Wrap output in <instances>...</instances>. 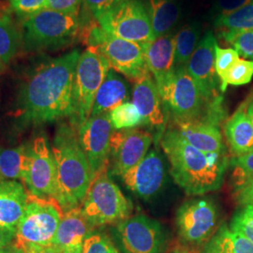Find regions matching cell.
<instances>
[{"label":"cell","mask_w":253,"mask_h":253,"mask_svg":"<svg viewBox=\"0 0 253 253\" xmlns=\"http://www.w3.org/2000/svg\"><path fill=\"white\" fill-rule=\"evenodd\" d=\"M85 6L89 9L93 16L96 19L100 18L101 15L108 12L109 10L115 9L126 0H84Z\"/></svg>","instance_id":"ab89813d"},{"label":"cell","mask_w":253,"mask_h":253,"mask_svg":"<svg viewBox=\"0 0 253 253\" xmlns=\"http://www.w3.org/2000/svg\"><path fill=\"white\" fill-rule=\"evenodd\" d=\"M82 1L84 0H47L46 9L67 12H78Z\"/></svg>","instance_id":"60d3db41"},{"label":"cell","mask_w":253,"mask_h":253,"mask_svg":"<svg viewBox=\"0 0 253 253\" xmlns=\"http://www.w3.org/2000/svg\"><path fill=\"white\" fill-rule=\"evenodd\" d=\"M160 143L171 165L173 180L187 195L201 196L221 187L229 164L227 152L205 153L172 127L165 129Z\"/></svg>","instance_id":"7a4b0ae2"},{"label":"cell","mask_w":253,"mask_h":253,"mask_svg":"<svg viewBox=\"0 0 253 253\" xmlns=\"http://www.w3.org/2000/svg\"><path fill=\"white\" fill-rule=\"evenodd\" d=\"M190 145L205 153H225L219 124L211 121L172 123L171 126Z\"/></svg>","instance_id":"d6986e66"},{"label":"cell","mask_w":253,"mask_h":253,"mask_svg":"<svg viewBox=\"0 0 253 253\" xmlns=\"http://www.w3.org/2000/svg\"><path fill=\"white\" fill-rule=\"evenodd\" d=\"M253 0H215L213 4L212 13L215 19L225 17L245 6L252 3Z\"/></svg>","instance_id":"f35d334b"},{"label":"cell","mask_w":253,"mask_h":253,"mask_svg":"<svg viewBox=\"0 0 253 253\" xmlns=\"http://www.w3.org/2000/svg\"><path fill=\"white\" fill-rule=\"evenodd\" d=\"M57 249H58V253H83V245L61 248V249L57 248Z\"/></svg>","instance_id":"f6af8a7d"},{"label":"cell","mask_w":253,"mask_h":253,"mask_svg":"<svg viewBox=\"0 0 253 253\" xmlns=\"http://www.w3.org/2000/svg\"><path fill=\"white\" fill-rule=\"evenodd\" d=\"M230 229L253 243V205L244 206L235 213Z\"/></svg>","instance_id":"836d02e7"},{"label":"cell","mask_w":253,"mask_h":253,"mask_svg":"<svg viewBox=\"0 0 253 253\" xmlns=\"http://www.w3.org/2000/svg\"><path fill=\"white\" fill-rule=\"evenodd\" d=\"M159 91L172 123L211 121L220 124L225 118L223 100L208 102L187 67L175 68Z\"/></svg>","instance_id":"277c9868"},{"label":"cell","mask_w":253,"mask_h":253,"mask_svg":"<svg viewBox=\"0 0 253 253\" xmlns=\"http://www.w3.org/2000/svg\"><path fill=\"white\" fill-rule=\"evenodd\" d=\"M129 99V84L118 72L110 69L96 95L90 117L110 114L114 109L127 102Z\"/></svg>","instance_id":"44dd1931"},{"label":"cell","mask_w":253,"mask_h":253,"mask_svg":"<svg viewBox=\"0 0 253 253\" xmlns=\"http://www.w3.org/2000/svg\"><path fill=\"white\" fill-rule=\"evenodd\" d=\"M248 102L242 103L227 120L224 132L230 151L238 157L253 150V126L247 112Z\"/></svg>","instance_id":"cb8c5ba5"},{"label":"cell","mask_w":253,"mask_h":253,"mask_svg":"<svg viewBox=\"0 0 253 253\" xmlns=\"http://www.w3.org/2000/svg\"><path fill=\"white\" fill-rule=\"evenodd\" d=\"M214 26L222 33L236 34L253 30V1L234 13L214 19Z\"/></svg>","instance_id":"f546056e"},{"label":"cell","mask_w":253,"mask_h":253,"mask_svg":"<svg viewBox=\"0 0 253 253\" xmlns=\"http://www.w3.org/2000/svg\"><path fill=\"white\" fill-rule=\"evenodd\" d=\"M9 253H24L21 250H19L18 248H16L15 246L11 245L10 250H9Z\"/></svg>","instance_id":"c3c4849f"},{"label":"cell","mask_w":253,"mask_h":253,"mask_svg":"<svg viewBox=\"0 0 253 253\" xmlns=\"http://www.w3.org/2000/svg\"><path fill=\"white\" fill-rule=\"evenodd\" d=\"M235 196L236 202L241 206L253 205V181L236 188Z\"/></svg>","instance_id":"7bdbcfd3"},{"label":"cell","mask_w":253,"mask_h":253,"mask_svg":"<svg viewBox=\"0 0 253 253\" xmlns=\"http://www.w3.org/2000/svg\"><path fill=\"white\" fill-rule=\"evenodd\" d=\"M110 69L107 58L94 48L88 47L80 55L73 86V113L69 118L76 129L90 118L96 95Z\"/></svg>","instance_id":"52a82bcc"},{"label":"cell","mask_w":253,"mask_h":253,"mask_svg":"<svg viewBox=\"0 0 253 253\" xmlns=\"http://www.w3.org/2000/svg\"><path fill=\"white\" fill-rule=\"evenodd\" d=\"M204 253H253V243L223 225L208 242Z\"/></svg>","instance_id":"83f0119b"},{"label":"cell","mask_w":253,"mask_h":253,"mask_svg":"<svg viewBox=\"0 0 253 253\" xmlns=\"http://www.w3.org/2000/svg\"><path fill=\"white\" fill-rule=\"evenodd\" d=\"M87 45L103 54L110 66L128 79L137 80L148 72L145 64L144 46L112 36L100 27L89 28L86 35Z\"/></svg>","instance_id":"ba28073f"},{"label":"cell","mask_w":253,"mask_h":253,"mask_svg":"<svg viewBox=\"0 0 253 253\" xmlns=\"http://www.w3.org/2000/svg\"><path fill=\"white\" fill-rule=\"evenodd\" d=\"M29 164V145L0 147V174L5 180L24 181Z\"/></svg>","instance_id":"484cf974"},{"label":"cell","mask_w":253,"mask_h":253,"mask_svg":"<svg viewBox=\"0 0 253 253\" xmlns=\"http://www.w3.org/2000/svg\"><path fill=\"white\" fill-rule=\"evenodd\" d=\"M132 103L142 116L144 126L155 128L161 138L165 131L168 116L158 85L149 71L135 80L132 90Z\"/></svg>","instance_id":"ac0fdd59"},{"label":"cell","mask_w":253,"mask_h":253,"mask_svg":"<svg viewBox=\"0 0 253 253\" xmlns=\"http://www.w3.org/2000/svg\"><path fill=\"white\" fill-rule=\"evenodd\" d=\"M126 188L139 198L151 199L163 187L165 167L163 157L157 149L148 151L145 158L122 176Z\"/></svg>","instance_id":"e0dca14e"},{"label":"cell","mask_w":253,"mask_h":253,"mask_svg":"<svg viewBox=\"0 0 253 253\" xmlns=\"http://www.w3.org/2000/svg\"><path fill=\"white\" fill-rule=\"evenodd\" d=\"M118 253H119V252H118Z\"/></svg>","instance_id":"816d5d0a"},{"label":"cell","mask_w":253,"mask_h":253,"mask_svg":"<svg viewBox=\"0 0 253 253\" xmlns=\"http://www.w3.org/2000/svg\"><path fill=\"white\" fill-rule=\"evenodd\" d=\"M110 114L90 117L77 128L78 138L90 166L92 178L109 170L110 142L114 132Z\"/></svg>","instance_id":"9a60e30c"},{"label":"cell","mask_w":253,"mask_h":253,"mask_svg":"<svg viewBox=\"0 0 253 253\" xmlns=\"http://www.w3.org/2000/svg\"><path fill=\"white\" fill-rule=\"evenodd\" d=\"M152 134L140 128L114 130L110 142L109 173L122 176L133 168L148 153Z\"/></svg>","instance_id":"5bb4252c"},{"label":"cell","mask_w":253,"mask_h":253,"mask_svg":"<svg viewBox=\"0 0 253 253\" xmlns=\"http://www.w3.org/2000/svg\"><path fill=\"white\" fill-rule=\"evenodd\" d=\"M145 7L155 39L172 33L180 19V0H147Z\"/></svg>","instance_id":"d4e9b609"},{"label":"cell","mask_w":253,"mask_h":253,"mask_svg":"<svg viewBox=\"0 0 253 253\" xmlns=\"http://www.w3.org/2000/svg\"><path fill=\"white\" fill-rule=\"evenodd\" d=\"M13 246L18 248L24 253H58V249L54 246H41V245L32 244L27 242H22L14 240Z\"/></svg>","instance_id":"b9f144b4"},{"label":"cell","mask_w":253,"mask_h":253,"mask_svg":"<svg viewBox=\"0 0 253 253\" xmlns=\"http://www.w3.org/2000/svg\"><path fill=\"white\" fill-rule=\"evenodd\" d=\"M23 44V34L9 14H0V70L13 59Z\"/></svg>","instance_id":"4316f807"},{"label":"cell","mask_w":253,"mask_h":253,"mask_svg":"<svg viewBox=\"0 0 253 253\" xmlns=\"http://www.w3.org/2000/svg\"><path fill=\"white\" fill-rule=\"evenodd\" d=\"M9 8L18 16L26 19L46 9L47 0H9Z\"/></svg>","instance_id":"74e56055"},{"label":"cell","mask_w":253,"mask_h":253,"mask_svg":"<svg viewBox=\"0 0 253 253\" xmlns=\"http://www.w3.org/2000/svg\"><path fill=\"white\" fill-rule=\"evenodd\" d=\"M51 148L56 166V201L65 212L81 206L93 180L90 166L71 124L57 126Z\"/></svg>","instance_id":"3957f363"},{"label":"cell","mask_w":253,"mask_h":253,"mask_svg":"<svg viewBox=\"0 0 253 253\" xmlns=\"http://www.w3.org/2000/svg\"><path fill=\"white\" fill-rule=\"evenodd\" d=\"M79 28L78 12L42 9L24 22V49L34 52L62 48L74 42Z\"/></svg>","instance_id":"5b68a950"},{"label":"cell","mask_w":253,"mask_h":253,"mask_svg":"<svg viewBox=\"0 0 253 253\" xmlns=\"http://www.w3.org/2000/svg\"><path fill=\"white\" fill-rule=\"evenodd\" d=\"M28 191L17 180L0 183V226L16 228L27 207Z\"/></svg>","instance_id":"7402d4cb"},{"label":"cell","mask_w":253,"mask_h":253,"mask_svg":"<svg viewBox=\"0 0 253 253\" xmlns=\"http://www.w3.org/2000/svg\"><path fill=\"white\" fill-rule=\"evenodd\" d=\"M217 222L216 204L205 197L184 202L175 215L177 234L185 246L192 248L208 241L216 232Z\"/></svg>","instance_id":"8fae6325"},{"label":"cell","mask_w":253,"mask_h":253,"mask_svg":"<svg viewBox=\"0 0 253 253\" xmlns=\"http://www.w3.org/2000/svg\"><path fill=\"white\" fill-rule=\"evenodd\" d=\"M110 119L115 130L144 126L143 118L132 102H125L110 113Z\"/></svg>","instance_id":"4dcf8cb0"},{"label":"cell","mask_w":253,"mask_h":253,"mask_svg":"<svg viewBox=\"0 0 253 253\" xmlns=\"http://www.w3.org/2000/svg\"><path fill=\"white\" fill-rule=\"evenodd\" d=\"M116 236L123 253H163L167 235L156 219L138 214L120 221Z\"/></svg>","instance_id":"7c38bea8"},{"label":"cell","mask_w":253,"mask_h":253,"mask_svg":"<svg viewBox=\"0 0 253 253\" xmlns=\"http://www.w3.org/2000/svg\"><path fill=\"white\" fill-rule=\"evenodd\" d=\"M217 43L213 32L207 31L186 66L204 98L210 103L223 100L219 94L220 82L215 69V46Z\"/></svg>","instance_id":"2e32d148"},{"label":"cell","mask_w":253,"mask_h":253,"mask_svg":"<svg viewBox=\"0 0 253 253\" xmlns=\"http://www.w3.org/2000/svg\"><path fill=\"white\" fill-rule=\"evenodd\" d=\"M147 70L153 75L158 88L175 70L174 36L169 33L143 44Z\"/></svg>","instance_id":"ffe728a7"},{"label":"cell","mask_w":253,"mask_h":253,"mask_svg":"<svg viewBox=\"0 0 253 253\" xmlns=\"http://www.w3.org/2000/svg\"><path fill=\"white\" fill-rule=\"evenodd\" d=\"M94 229L95 227L84 215L81 206L70 209L63 212L53 245L59 249L83 245L93 234Z\"/></svg>","instance_id":"603a6c76"},{"label":"cell","mask_w":253,"mask_h":253,"mask_svg":"<svg viewBox=\"0 0 253 253\" xmlns=\"http://www.w3.org/2000/svg\"><path fill=\"white\" fill-rule=\"evenodd\" d=\"M81 208L84 215L96 228L118 224L130 217L132 204L111 179L109 170H105L91 182Z\"/></svg>","instance_id":"8992f818"},{"label":"cell","mask_w":253,"mask_h":253,"mask_svg":"<svg viewBox=\"0 0 253 253\" xmlns=\"http://www.w3.org/2000/svg\"><path fill=\"white\" fill-rule=\"evenodd\" d=\"M23 183L30 194L56 200V166L46 137H37L29 144V164Z\"/></svg>","instance_id":"4fadbf2b"},{"label":"cell","mask_w":253,"mask_h":253,"mask_svg":"<svg viewBox=\"0 0 253 253\" xmlns=\"http://www.w3.org/2000/svg\"><path fill=\"white\" fill-rule=\"evenodd\" d=\"M239 54L234 48H221L215 46V69L219 82L224 80L231 67L239 59Z\"/></svg>","instance_id":"e575fe53"},{"label":"cell","mask_w":253,"mask_h":253,"mask_svg":"<svg viewBox=\"0 0 253 253\" xmlns=\"http://www.w3.org/2000/svg\"><path fill=\"white\" fill-rule=\"evenodd\" d=\"M3 181H5V179H4V178L1 176V174H0V183H1V182H3Z\"/></svg>","instance_id":"f907efd6"},{"label":"cell","mask_w":253,"mask_h":253,"mask_svg":"<svg viewBox=\"0 0 253 253\" xmlns=\"http://www.w3.org/2000/svg\"><path fill=\"white\" fill-rule=\"evenodd\" d=\"M202 35V26L199 22L185 25L174 35V62L175 68L186 67Z\"/></svg>","instance_id":"f1b7e54d"},{"label":"cell","mask_w":253,"mask_h":253,"mask_svg":"<svg viewBox=\"0 0 253 253\" xmlns=\"http://www.w3.org/2000/svg\"><path fill=\"white\" fill-rule=\"evenodd\" d=\"M220 37L234 46L239 55L253 60V30L236 34L222 33Z\"/></svg>","instance_id":"d590c367"},{"label":"cell","mask_w":253,"mask_h":253,"mask_svg":"<svg viewBox=\"0 0 253 253\" xmlns=\"http://www.w3.org/2000/svg\"><path fill=\"white\" fill-rule=\"evenodd\" d=\"M79 50L37 66L19 91L16 117L25 126H39L70 118Z\"/></svg>","instance_id":"6da1fadb"},{"label":"cell","mask_w":253,"mask_h":253,"mask_svg":"<svg viewBox=\"0 0 253 253\" xmlns=\"http://www.w3.org/2000/svg\"><path fill=\"white\" fill-rule=\"evenodd\" d=\"M10 247H11V246H10ZM10 247H9V248H5V249H0V253H9Z\"/></svg>","instance_id":"681fc988"},{"label":"cell","mask_w":253,"mask_h":253,"mask_svg":"<svg viewBox=\"0 0 253 253\" xmlns=\"http://www.w3.org/2000/svg\"><path fill=\"white\" fill-rule=\"evenodd\" d=\"M233 168L232 177L235 188L242 187L253 181V150L248 153L234 157L230 163Z\"/></svg>","instance_id":"d6a6232c"},{"label":"cell","mask_w":253,"mask_h":253,"mask_svg":"<svg viewBox=\"0 0 253 253\" xmlns=\"http://www.w3.org/2000/svg\"><path fill=\"white\" fill-rule=\"evenodd\" d=\"M170 253H199V252L196 251V249H194L192 247L180 246V247L174 248Z\"/></svg>","instance_id":"bcb514c9"},{"label":"cell","mask_w":253,"mask_h":253,"mask_svg":"<svg viewBox=\"0 0 253 253\" xmlns=\"http://www.w3.org/2000/svg\"><path fill=\"white\" fill-rule=\"evenodd\" d=\"M63 212L56 200L28 192L25 213L16 227L15 240L41 246L53 245Z\"/></svg>","instance_id":"9c48e42d"},{"label":"cell","mask_w":253,"mask_h":253,"mask_svg":"<svg viewBox=\"0 0 253 253\" xmlns=\"http://www.w3.org/2000/svg\"><path fill=\"white\" fill-rule=\"evenodd\" d=\"M16 237V228L0 226V249L9 248Z\"/></svg>","instance_id":"ee69618b"},{"label":"cell","mask_w":253,"mask_h":253,"mask_svg":"<svg viewBox=\"0 0 253 253\" xmlns=\"http://www.w3.org/2000/svg\"><path fill=\"white\" fill-rule=\"evenodd\" d=\"M253 77V60L239 58L228 71L224 80L220 84V92L224 93L228 85H244Z\"/></svg>","instance_id":"1f68e13d"},{"label":"cell","mask_w":253,"mask_h":253,"mask_svg":"<svg viewBox=\"0 0 253 253\" xmlns=\"http://www.w3.org/2000/svg\"><path fill=\"white\" fill-rule=\"evenodd\" d=\"M97 20L112 36L141 44L155 39L147 9L141 0H126Z\"/></svg>","instance_id":"30bf717a"},{"label":"cell","mask_w":253,"mask_h":253,"mask_svg":"<svg viewBox=\"0 0 253 253\" xmlns=\"http://www.w3.org/2000/svg\"><path fill=\"white\" fill-rule=\"evenodd\" d=\"M108 235L93 233L83 243V253H118Z\"/></svg>","instance_id":"8d00e7d4"},{"label":"cell","mask_w":253,"mask_h":253,"mask_svg":"<svg viewBox=\"0 0 253 253\" xmlns=\"http://www.w3.org/2000/svg\"><path fill=\"white\" fill-rule=\"evenodd\" d=\"M247 112L249 115V118L252 121V124L253 126V98L252 100L248 102V106H247Z\"/></svg>","instance_id":"7dc6e473"}]
</instances>
